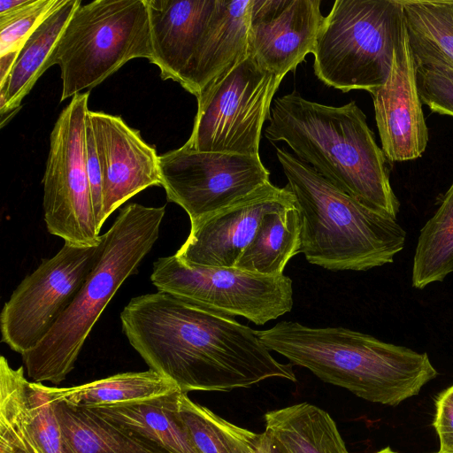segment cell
<instances>
[{
  "instance_id": "6da1fadb",
  "label": "cell",
  "mask_w": 453,
  "mask_h": 453,
  "mask_svg": "<svg viewBox=\"0 0 453 453\" xmlns=\"http://www.w3.org/2000/svg\"><path fill=\"white\" fill-rule=\"evenodd\" d=\"M120 321L150 369L182 393L230 391L271 378L296 381L292 365L277 361L255 330L171 294L132 298Z\"/></svg>"
},
{
  "instance_id": "7a4b0ae2",
  "label": "cell",
  "mask_w": 453,
  "mask_h": 453,
  "mask_svg": "<svg viewBox=\"0 0 453 453\" xmlns=\"http://www.w3.org/2000/svg\"><path fill=\"white\" fill-rule=\"evenodd\" d=\"M265 137L285 142L296 157L366 207L396 219L400 203L387 158L366 116L351 101L326 105L296 91L273 100Z\"/></svg>"
},
{
  "instance_id": "3957f363",
  "label": "cell",
  "mask_w": 453,
  "mask_h": 453,
  "mask_svg": "<svg viewBox=\"0 0 453 453\" xmlns=\"http://www.w3.org/2000/svg\"><path fill=\"white\" fill-rule=\"evenodd\" d=\"M255 333L269 350L371 403L396 406L438 375L426 353L344 327L280 321Z\"/></svg>"
},
{
  "instance_id": "277c9868",
  "label": "cell",
  "mask_w": 453,
  "mask_h": 453,
  "mask_svg": "<svg viewBox=\"0 0 453 453\" xmlns=\"http://www.w3.org/2000/svg\"><path fill=\"white\" fill-rule=\"evenodd\" d=\"M277 158L301 219L306 260L331 271H367L394 261L406 233L396 219L366 207L284 148Z\"/></svg>"
},
{
  "instance_id": "5b68a950",
  "label": "cell",
  "mask_w": 453,
  "mask_h": 453,
  "mask_svg": "<svg viewBox=\"0 0 453 453\" xmlns=\"http://www.w3.org/2000/svg\"><path fill=\"white\" fill-rule=\"evenodd\" d=\"M165 206L129 203L104 233L102 254L76 297L37 346L21 355L28 377L37 383L62 382L111 298L135 273L159 235Z\"/></svg>"
},
{
  "instance_id": "8992f818",
  "label": "cell",
  "mask_w": 453,
  "mask_h": 453,
  "mask_svg": "<svg viewBox=\"0 0 453 453\" xmlns=\"http://www.w3.org/2000/svg\"><path fill=\"white\" fill-rule=\"evenodd\" d=\"M404 27L402 0H336L317 34L314 73L344 93H371L386 81Z\"/></svg>"
},
{
  "instance_id": "52a82bcc",
  "label": "cell",
  "mask_w": 453,
  "mask_h": 453,
  "mask_svg": "<svg viewBox=\"0 0 453 453\" xmlns=\"http://www.w3.org/2000/svg\"><path fill=\"white\" fill-rule=\"evenodd\" d=\"M146 0H96L77 7L50 54L60 67V101L94 88L133 58L150 61Z\"/></svg>"
},
{
  "instance_id": "ba28073f",
  "label": "cell",
  "mask_w": 453,
  "mask_h": 453,
  "mask_svg": "<svg viewBox=\"0 0 453 453\" xmlns=\"http://www.w3.org/2000/svg\"><path fill=\"white\" fill-rule=\"evenodd\" d=\"M282 79L250 55L197 99L193 129L184 146L203 152L259 155L261 132Z\"/></svg>"
},
{
  "instance_id": "9c48e42d",
  "label": "cell",
  "mask_w": 453,
  "mask_h": 453,
  "mask_svg": "<svg viewBox=\"0 0 453 453\" xmlns=\"http://www.w3.org/2000/svg\"><path fill=\"white\" fill-rule=\"evenodd\" d=\"M88 96H73L55 122L42 179L47 230L76 247H95L102 241L87 165Z\"/></svg>"
},
{
  "instance_id": "30bf717a",
  "label": "cell",
  "mask_w": 453,
  "mask_h": 453,
  "mask_svg": "<svg viewBox=\"0 0 453 453\" xmlns=\"http://www.w3.org/2000/svg\"><path fill=\"white\" fill-rule=\"evenodd\" d=\"M150 280L157 291L257 326L290 311L294 303L292 280L287 275L188 265L175 255L155 261Z\"/></svg>"
},
{
  "instance_id": "8fae6325",
  "label": "cell",
  "mask_w": 453,
  "mask_h": 453,
  "mask_svg": "<svg viewBox=\"0 0 453 453\" xmlns=\"http://www.w3.org/2000/svg\"><path fill=\"white\" fill-rule=\"evenodd\" d=\"M103 247V234L95 247L65 243L26 276L1 311L2 342L20 355L37 346L76 297Z\"/></svg>"
},
{
  "instance_id": "7c38bea8",
  "label": "cell",
  "mask_w": 453,
  "mask_h": 453,
  "mask_svg": "<svg viewBox=\"0 0 453 453\" xmlns=\"http://www.w3.org/2000/svg\"><path fill=\"white\" fill-rule=\"evenodd\" d=\"M161 186L190 224L197 222L270 182L259 155L203 152L180 148L159 156Z\"/></svg>"
},
{
  "instance_id": "4fadbf2b",
  "label": "cell",
  "mask_w": 453,
  "mask_h": 453,
  "mask_svg": "<svg viewBox=\"0 0 453 453\" xmlns=\"http://www.w3.org/2000/svg\"><path fill=\"white\" fill-rule=\"evenodd\" d=\"M295 203L287 186L279 188L269 182L231 205L190 224L187 240L174 255L188 265L234 267L263 217Z\"/></svg>"
},
{
  "instance_id": "5bb4252c",
  "label": "cell",
  "mask_w": 453,
  "mask_h": 453,
  "mask_svg": "<svg viewBox=\"0 0 453 453\" xmlns=\"http://www.w3.org/2000/svg\"><path fill=\"white\" fill-rule=\"evenodd\" d=\"M370 94L386 158L394 163L421 157L427 146L428 130L406 25L394 50L386 81Z\"/></svg>"
},
{
  "instance_id": "9a60e30c",
  "label": "cell",
  "mask_w": 453,
  "mask_h": 453,
  "mask_svg": "<svg viewBox=\"0 0 453 453\" xmlns=\"http://www.w3.org/2000/svg\"><path fill=\"white\" fill-rule=\"evenodd\" d=\"M103 180V215L109 216L147 188L161 186L159 156L119 116L88 111Z\"/></svg>"
},
{
  "instance_id": "2e32d148",
  "label": "cell",
  "mask_w": 453,
  "mask_h": 453,
  "mask_svg": "<svg viewBox=\"0 0 453 453\" xmlns=\"http://www.w3.org/2000/svg\"><path fill=\"white\" fill-rule=\"evenodd\" d=\"M319 0H252L250 51L277 77L294 71L312 53L324 17Z\"/></svg>"
},
{
  "instance_id": "e0dca14e",
  "label": "cell",
  "mask_w": 453,
  "mask_h": 453,
  "mask_svg": "<svg viewBox=\"0 0 453 453\" xmlns=\"http://www.w3.org/2000/svg\"><path fill=\"white\" fill-rule=\"evenodd\" d=\"M151 35L150 62L163 80L185 87L216 0H146Z\"/></svg>"
},
{
  "instance_id": "ac0fdd59",
  "label": "cell",
  "mask_w": 453,
  "mask_h": 453,
  "mask_svg": "<svg viewBox=\"0 0 453 453\" xmlns=\"http://www.w3.org/2000/svg\"><path fill=\"white\" fill-rule=\"evenodd\" d=\"M252 0H216L184 88L197 98L250 55Z\"/></svg>"
},
{
  "instance_id": "d6986e66",
  "label": "cell",
  "mask_w": 453,
  "mask_h": 453,
  "mask_svg": "<svg viewBox=\"0 0 453 453\" xmlns=\"http://www.w3.org/2000/svg\"><path fill=\"white\" fill-rule=\"evenodd\" d=\"M180 391L147 400L84 408L153 453H200L179 413Z\"/></svg>"
},
{
  "instance_id": "ffe728a7",
  "label": "cell",
  "mask_w": 453,
  "mask_h": 453,
  "mask_svg": "<svg viewBox=\"0 0 453 453\" xmlns=\"http://www.w3.org/2000/svg\"><path fill=\"white\" fill-rule=\"evenodd\" d=\"M81 0H61L35 29L20 49L4 84L0 86L1 127L20 108L24 97L48 69L47 62Z\"/></svg>"
},
{
  "instance_id": "44dd1931",
  "label": "cell",
  "mask_w": 453,
  "mask_h": 453,
  "mask_svg": "<svg viewBox=\"0 0 453 453\" xmlns=\"http://www.w3.org/2000/svg\"><path fill=\"white\" fill-rule=\"evenodd\" d=\"M265 422V431L282 453H349L334 419L314 404L270 411Z\"/></svg>"
},
{
  "instance_id": "7402d4cb",
  "label": "cell",
  "mask_w": 453,
  "mask_h": 453,
  "mask_svg": "<svg viewBox=\"0 0 453 453\" xmlns=\"http://www.w3.org/2000/svg\"><path fill=\"white\" fill-rule=\"evenodd\" d=\"M43 389L55 403L73 408L127 403L180 390L173 382L151 369L118 373L71 388L43 385Z\"/></svg>"
},
{
  "instance_id": "603a6c76",
  "label": "cell",
  "mask_w": 453,
  "mask_h": 453,
  "mask_svg": "<svg viewBox=\"0 0 453 453\" xmlns=\"http://www.w3.org/2000/svg\"><path fill=\"white\" fill-rule=\"evenodd\" d=\"M301 249V219L296 203L265 214L234 267L280 275Z\"/></svg>"
},
{
  "instance_id": "cb8c5ba5",
  "label": "cell",
  "mask_w": 453,
  "mask_h": 453,
  "mask_svg": "<svg viewBox=\"0 0 453 453\" xmlns=\"http://www.w3.org/2000/svg\"><path fill=\"white\" fill-rule=\"evenodd\" d=\"M402 4L413 57L453 68V0H402Z\"/></svg>"
},
{
  "instance_id": "d4e9b609",
  "label": "cell",
  "mask_w": 453,
  "mask_h": 453,
  "mask_svg": "<svg viewBox=\"0 0 453 453\" xmlns=\"http://www.w3.org/2000/svg\"><path fill=\"white\" fill-rule=\"evenodd\" d=\"M55 405L63 453H153L87 409Z\"/></svg>"
},
{
  "instance_id": "484cf974",
  "label": "cell",
  "mask_w": 453,
  "mask_h": 453,
  "mask_svg": "<svg viewBox=\"0 0 453 453\" xmlns=\"http://www.w3.org/2000/svg\"><path fill=\"white\" fill-rule=\"evenodd\" d=\"M453 272V182L422 227L415 250L412 286L422 289Z\"/></svg>"
},
{
  "instance_id": "4316f807",
  "label": "cell",
  "mask_w": 453,
  "mask_h": 453,
  "mask_svg": "<svg viewBox=\"0 0 453 453\" xmlns=\"http://www.w3.org/2000/svg\"><path fill=\"white\" fill-rule=\"evenodd\" d=\"M179 413L200 453H251L259 434L234 425L180 392Z\"/></svg>"
},
{
  "instance_id": "83f0119b",
  "label": "cell",
  "mask_w": 453,
  "mask_h": 453,
  "mask_svg": "<svg viewBox=\"0 0 453 453\" xmlns=\"http://www.w3.org/2000/svg\"><path fill=\"white\" fill-rule=\"evenodd\" d=\"M61 0H26L17 9L0 14V56L19 53L26 41Z\"/></svg>"
},
{
  "instance_id": "f1b7e54d",
  "label": "cell",
  "mask_w": 453,
  "mask_h": 453,
  "mask_svg": "<svg viewBox=\"0 0 453 453\" xmlns=\"http://www.w3.org/2000/svg\"><path fill=\"white\" fill-rule=\"evenodd\" d=\"M414 61L422 104L433 112L453 117V68L434 59Z\"/></svg>"
},
{
  "instance_id": "f546056e",
  "label": "cell",
  "mask_w": 453,
  "mask_h": 453,
  "mask_svg": "<svg viewBox=\"0 0 453 453\" xmlns=\"http://www.w3.org/2000/svg\"><path fill=\"white\" fill-rule=\"evenodd\" d=\"M31 434L40 453H63L61 431L55 403L42 383L29 382Z\"/></svg>"
},
{
  "instance_id": "4dcf8cb0",
  "label": "cell",
  "mask_w": 453,
  "mask_h": 453,
  "mask_svg": "<svg viewBox=\"0 0 453 453\" xmlns=\"http://www.w3.org/2000/svg\"><path fill=\"white\" fill-rule=\"evenodd\" d=\"M86 148L88 173L92 193L95 217L97 227L99 228V230H101V227L104 225L102 219L103 180L92 127L88 119V116L86 120Z\"/></svg>"
},
{
  "instance_id": "1f68e13d",
  "label": "cell",
  "mask_w": 453,
  "mask_h": 453,
  "mask_svg": "<svg viewBox=\"0 0 453 453\" xmlns=\"http://www.w3.org/2000/svg\"><path fill=\"white\" fill-rule=\"evenodd\" d=\"M434 426L440 440L439 453H453V389L442 391L435 400Z\"/></svg>"
},
{
  "instance_id": "d6a6232c",
  "label": "cell",
  "mask_w": 453,
  "mask_h": 453,
  "mask_svg": "<svg viewBox=\"0 0 453 453\" xmlns=\"http://www.w3.org/2000/svg\"><path fill=\"white\" fill-rule=\"evenodd\" d=\"M251 453H282L271 436L264 431L259 434L255 448Z\"/></svg>"
},
{
  "instance_id": "836d02e7",
  "label": "cell",
  "mask_w": 453,
  "mask_h": 453,
  "mask_svg": "<svg viewBox=\"0 0 453 453\" xmlns=\"http://www.w3.org/2000/svg\"><path fill=\"white\" fill-rule=\"evenodd\" d=\"M0 453H27L5 442L0 441Z\"/></svg>"
},
{
  "instance_id": "e575fe53",
  "label": "cell",
  "mask_w": 453,
  "mask_h": 453,
  "mask_svg": "<svg viewBox=\"0 0 453 453\" xmlns=\"http://www.w3.org/2000/svg\"><path fill=\"white\" fill-rule=\"evenodd\" d=\"M376 453H396V452L392 450L389 447H387L385 449H380V451H377Z\"/></svg>"
},
{
  "instance_id": "d590c367",
  "label": "cell",
  "mask_w": 453,
  "mask_h": 453,
  "mask_svg": "<svg viewBox=\"0 0 453 453\" xmlns=\"http://www.w3.org/2000/svg\"><path fill=\"white\" fill-rule=\"evenodd\" d=\"M452 389H453V385L451 386Z\"/></svg>"
},
{
  "instance_id": "8d00e7d4",
  "label": "cell",
  "mask_w": 453,
  "mask_h": 453,
  "mask_svg": "<svg viewBox=\"0 0 453 453\" xmlns=\"http://www.w3.org/2000/svg\"><path fill=\"white\" fill-rule=\"evenodd\" d=\"M437 453H439V452H437Z\"/></svg>"
},
{
  "instance_id": "74e56055",
  "label": "cell",
  "mask_w": 453,
  "mask_h": 453,
  "mask_svg": "<svg viewBox=\"0 0 453 453\" xmlns=\"http://www.w3.org/2000/svg\"><path fill=\"white\" fill-rule=\"evenodd\" d=\"M437 453V452H436Z\"/></svg>"
}]
</instances>
